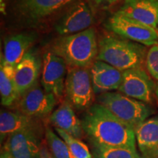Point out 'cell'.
Listing matches in <instances>:
<instances>
[{"label":"cell","mask_w":158,"mask_h":158,"mask_svg":"<svg viewBox=\"0 0 158 158\" xmlns=\"http://www.w3.org/2000/svg\"><path fill=\"white\" fill-rule=\"evenodd\" d=\"M92 145V155L94 158H146L140 155L137 150L127 148L103 147Z\"/></svg>","instance_id":"obj_22"},{"label":"cell","mask_w":158,"mask_h":158,"mask_svg":"<svg viewBox=\"0 0 158 158\" xmlns=\"http://www.w3.org/2000/svg\"><path fill=\"white\" fill-rule=\"evenodd\" d=\"M67 100L76 109H88L92 106L94 92L88 68H71L65 80Z\"/></svg>","instance_id":"obj_5"},{"label":"cell","mask_w":158,"mask_h":158,"mask_svg":"<svg viewBox=\"0 0 158 158\" xmlns=\"http://www.w3.org/2000/svg\"><path fill=\"white\" fill-rule=\"evenodd\" d=\"M34 127L32 118L21 112L1 110L0 114V139L5 142L12 134L29 127Z\"/></svg>","instance_id":"obj_20"},{"label":"cell","mask_w":158,"mask_h":158,"mask_svg":"<svg viewBox=\"0 0 158 158\" xmlns=\"http://www.w3.org/2000/svg\"><path fill=\"white\" fill-rule=\"evenodd\" d=\"M156 88L149 75L142 68L125 70L118 91L124 95L149 103L152 101Z\"/></svg>","instance_id":"obj_10"},{"label":"cell","mask_w":158,"mask_h":158,"mask_svg":"<svg viewBox=\"0 0 158 158\" xmlns=\"http://www.w3.org/2000/svg\"><path fill=\"white\" fill-rule=\"evenodd\" d=\"M93 1L96 5L108 7V6L114 5V4L118 2L121 1V0H93Z\"/></svg>","instance_id":"obj_26"},{"label":"cell","mask_w":158,"mask_h":158,"mask_svg":"<svg viewBox=\"0 0 158 158\" xmlns=\"http://www.w3.org/2000/svg\"><path fill=\"white\" fill-rule=\"evenodd\" d=\"M42 62L34 50L30 49L15 68V81L20 97L36 85Z\"/></svg>","instance_id":"obj_13"},{"label":"cell","mask_w":158,"mask_h":158,"mask_svg":"<svg viewBox=\"0 0 158 158\" xmlns=\"http://www.w3.org/2000/svg\"><path fill=\"white\" fill-rule=\"evenodd\" d=\"M15 68L10 66L1 58L0 63V95L1 103L10 107L19 101L20 97L15 81Z\"/></svg>","instance_id":"obj_19"},{"label":"cell","mask_w":158,"mask_h":158,"mask_svg":"<svg viewBox=\"0 0 158 158\" xmlns=\"http://www.w3.org/2000/svg\"><path fill=\"white\" fill-rule=\"evenodd\" d=\"M45 144L54 158H73L66 142L51 128L45 129Z\"/></svg>","instance_id":"obj_21"},{"label":"cell","mask_w":158,"mask_h":158,"mask_svg":"<svg viewBox=\"0 0 158 158\" xmlns=\"http://www.w3.org/2000/svg\"><path fill=\"white\" fill-rule=\"evenodd\" d=\"M40 158H54L49 152L46 144H43L42 143H41L40 147Z\"/></svg>","instance_id":"obj_25"},{"label":"cell","mask_w":158,"mask_h":158,"mask_svg":"<svg viewBox=\"0 0 158 158\" xmlns=\"http://www.w3.org/2000/svg\"><path fill=\"white\" fill-rule=\"evenodd\" d=\"M157 158H158V157H157Z\"/></svg>","instance_id":"obj_29"},{"label":"cell","mask_w":158,"mask_h":158,"mask_svg":"<svg viewBox=\"0 0 158 158\" xmlns=\"http://www.w3.org/2000/svg\"><path fill=\"white\" fill-rule=\"evenodd\" d=\"M90 73L94 93L109 92L118 89L121 86L123 72L102 61L96 60L93 63Z\"/></svg>","instance_id":"obj_14"},{"label":"cell","mask_w":158,"mask_h":158,"mask_svg":"<svg viewBox=\"0 0 158 158\" xmlns=\"http://www.w3.org/2000/svg\"><path fill=\"white\" fill-rule=\"evenodd\" d=\"M145 45L129 40L107 36L98 45L97 59L122 71L141 68L146 56Z\"/></svg>","instance_id":"obj_3"},{"label":"cell","mask_w":158,"mask_h":158,"mask_svg":"<svg viewBox=\"0 0 158 158\" xmlns=\"http://www.w3.org/2000/svg\"><path fill=\"white\" fill-rule=\"evenodd\" d=\"M40 147L34 127L12 134L3 145V149L13 158H40Z\"/></svg>","instance_id":"obj_12"},{"label":"cell","mask_w":158,"mask_h":158,"mask_svg":"<svg viewBox=\"0 0 158 158\" xmlns=\"http://www.w3.org/2000/svg\"><path fill=\"white\" fill-rule=\"evenodd\" d=\"M0 158H13L12 157L10 154H9L7 152H6L5 150L3 149L1 151V155H0Z\"/></svg>","instance_id":"obj_27"},{"label":"cell","mask_w":158,"mask_h":158,"mask_svg":"<svg viewBox=\"0 0 158 158\" xmlns=\"http://www.w3.org/2000/svg\"><path fill=\"white\" fill-rule=\"evenodd\" d=\"M98 102L134 130L154 113L153 110L143 102L121 92H109L99 94Z\"/></svg>","instance_id":"obj_4"},{"label":"cell","mask_w":158,"mask_h":158,"mask_svg":"<svg viewBox=\"0 0 158 158\" xmlns=\"http://www.w3.org/2000/svg\"><path fill=\"white\" fill-rule=\"evenodd\" d=\"M107 28L124 38L145 46L158 45V31L118 12L108 19Z\"/></svg>","instance_id":"obj_6"},{"label":"cell","mask_w":158,"mask_h":158,"mask_svg":"<svg viewBox=\"0 0 158 158\" xmlns=\"http://www.w3.org/2000/svg\"><path fill=\"white\" fill-rule=\"evenodd\" d=\"M81 121L92 144L137 150L135 130L102 105H92Z\"/></svg>","instance_id":"obj_1"},{"label":"cell","mask_w":158,"mask_h":158,"mask_svg":"<svg viewBox=\"0 0 158 158\" xmlns=\"http://www.w3.org/2000/svg\"><path fill=\"white\" fill-rule=\"evenodd\" d=\"M117 12L154 29L158 27V0H124Z\"/></svg>","instance_id":"obj_15"},{"label":"cell","mask_w":158,"mask_h":158,"mask_svg":"<svg viewBox=\"0 0 158 158\" xmlns=\"http://www.w3.org/2000/svg\"><path fill=\"white\" fill-rule=\"evenodd\" d=\"M66 66L64 59L51 51L43 56L41 85L47 92L53 94L59 100L64 93Z\"/></svg>","instance_id":"obj_9"},{"label":"cell","mask_w":158,"mask_h":158,"mask_svg":"<svg viewBox=\"0 0 158 158\" xmlns=\"http://www.w3.org/2000/svg\"><path fill=\"white\" fill-rule=\"evenodd\" d=\"M35 40V36L31 33H19L7 37L5 40L4 54H1V58L6 64L15 68L30 50Z\"/></svg>","instance_id":"obj_17"},{"label":"cell","mask_w":158,"mask_h":158,"mask_svg":"<svg viewBox=\"0 0 158 158\" xmlns=\"http://www.w3.org/2000/svg\"><path fill=\"white\" fill-rule=\"evenodd\" d=\"M138 149L146 158L158 157V116L147 118L135 129Z\"/></svg>","instance_id":"obj_16"},{"label":"cell","mask_w":158,"mask_h":158,"mask_svg":"<svg viewBox=\"0 0 158 158\" xmlns=\"http://www.w3.org/2000/svg\"><path fill=\"white\" fill-rule=\"evenodd\" d=\"M49 121L55 128L62 130L73 137L81 139L84 136L81 121L75 113L73 106L68 100H64L51 114Z\"/></svg>","instance_id":"obj_18"},{"label":"cell","mask_w":158,"mask_h":158,"mask_svg":"<svg viewBox=\"0 0 158 158\" xmlns=\"http://www.w3.org/2000/svg\"><path fill=\"white\" fill-rule=\"evenodd\" d=\"M155 94H156V97H157V100H158V84H157V86H156Z\"/></svg>","instance_id":"obj_28"},{"label":"cell","mask_w":158,"mask_h":158,"mask_svg":"<svg viewBox=\"0 0 158 158\" xmlns=\"http://www.w3.org/2000/svg\"><path fill=\"white\" fill-rule=\"evenodd\" d=\"M146 67L150 76L158 81V45H154L147 52Z\"/></svg>","instance_id":"obj_24"},{"label":"cell","mask_w":158,"mask_h":158,"mask_svg":"<svg viewBox=\"0 0 158 158\" xmlns=\"http://www.w3.org/2000/svg\"><path fill=\"white\" fill-rule=\"evenodd\" d=\"M94 22L92 7L83 0H78L59 19L54 28L59 35L67 36L89 29Z\"/></svg>","instance_id":"obj_8"},{"label":"cell","mask_w":158,"mask_h":158,"mask_svg":"<svg viewBox=\"0 0 158 158\" xmlns=\"http://www.w3.org/2000/svg\"><path fill=\"white\" fill-rule=\"evenodd\" d=\"M55 131L66 142L73 158H94L87 146L81 139L73 137L59 128H55Z\"/></svg>","instance_id":"obj_23"},{"label":"cell","mask_w":158,"mask_h":158,"mask_svg":"<svg viewBox=\"0 0 158 158\" xmlns=\"http://www.w3.org/2000/svg\"><path fill=\"white\" fill-rule=\"evenodd\" d=\"M54 94L36 84L21 97L19 101L20 112L29 117L41 118L51 113L56 104Z\"/></svg>","instance_id":"obj_11"},{"label":"cell","mask_w":158,"mask_h":158,"mask_svg":"<svg viewBox=\"0 0 158 158\" xmlns=\"http://www.w3.org/2000/svg\"><path fill=\"white\" fill-rule=\"evenodd\" d=\"M51 51L64 59L71 68L92 67L98 54L95 31L89 28L76 34L62 36L55 42Z\"/></svg>","instance_id":"obj_2"},{"label":"cell","mask_w":158,"mask_h":158,"mask_svg":"<svg viewBox=\"0 0 158 158\" xmlns=\"http://www.w3.org/2000/svg\"><path fill=\"white\" fill-rule=\"evenodd\" d=\"M78 0H16L15 11L27 25H38L57 12Z\"/></svg>","instance_id":"obj_7"}]
</instances>
